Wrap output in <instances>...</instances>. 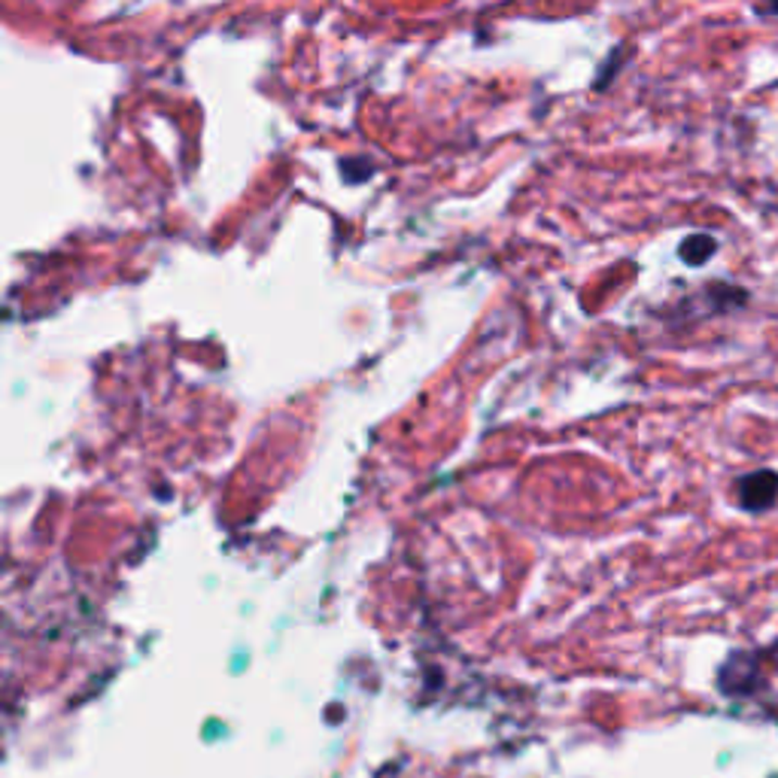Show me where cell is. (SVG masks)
Here are the masks:
<instances>
[{
  "label": "cell",
  "instance_id": "1",
  "mask_svg": "<svg viewBox=\"0 0 778 778\" xmlns=\"http://www.w3.org/2000/svg\"><path fill=\"white\" fill-rule=\"evenodd\" d=\"M761 685V663L757 654H732L724 669H720V687L730 697H745L754 687Z\"/></svg>",
  "mask_w": 778,
  "mask_h": 778
},
{
  "label": "cell",
  "instance_id": "2",
  "mask_svg": "<svg viewBox=\"0 0 778 778\" xmlns=\"http://www.w3.org/2000/svg\"><path fill=\"white\" fill-rule=\"evenodd\" d=\"M778 496V474L776 472H754L742 477L739 484V502L745 511H763L776 502Z\"/></svg>",
  "mask_w": 778,
  "mask_h": 778
},
{
  "label": "cell",
  "instance_id": "3",
  "mask_svg": "<svg viewBox=\"0 0 778 778\" xmlns=\"http://www.w3.org/2000/svg\"><path fill=\"white\" fill-rule=\"evenodd\" d=\"M717 253V241L712 234H687L681 246H678V256L685 265H693V268H700L705 262L712 259Z\"/></svg>",
  "mask_w": 778,
  "mask_h": 778
},
{
  "label": "cell",
  "instance_id": "4",
  "mask_svg": "<svg viewBox=\"0 0 778 778\" xmlns=\"http://www.w3.org/2000/svg\"><path fill=\"white\" fill-rule=\"evenodd\" d=\"M341 174H344L347 183H359V180H368L374 174V168L368 165L366 158H344L341 162Z\"/></svg>",
  "mask_w": 778,
  "mask_h": 778
},
{
  "label": "cell",
  "instance_id": "5",
  "mask_svg": "<svg viewBox=\"0 0 778 778\" xmlns=\"http://www.w3.org/2000/svg\"><path fill=\"white\" fill-rule=\"evenodd\" d=\"M757 13L761 16H778V0H763L761 7H757Z\"/></svg>",
  "mask_w": 778,
  "mask_h": 778
},
{
  "label": "cell",
  "instance_id": "6",
  "mask_svg": "<svg viewBox=\"0 0 778 778\" xmlns=\"http://www.w3.org/2000/svg\"><path fill=\"white\" fill-rule=\"evenodd\" d=\"M769 660L776 663V669H778V645H776V648H773V651H769Z\"/></svg>",
  "mask_w": 778,
  "mask_h": 778
}]
</instances>
